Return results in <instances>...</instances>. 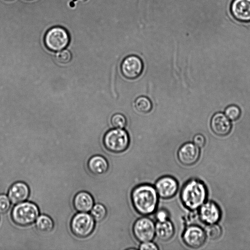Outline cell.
<instances>
[{
	"mask_svg": "<svg viewBox=\"0 0 250 250\" xmlns=\"http://www.w3.org/2000/svg\"><path fill=\"white\" fill-rule=\"evenodd\" d=\"M158 196L155 188L149 184L136 187L131 194L132 204L135 209L144 215H149L155 211Z\"/></svg>",
	"mask_w": 250,
	"mask_h": 250,
	"instance_id": "6da1fadb",
	"label": "cell"
},
{
	"mask_svg": "<svg viewBox=\"0 0 250 250\" xmlns=\"http://www.w3.org/2000/svg\"><path fill=\"white\" fill-rule=\"evenodd\" d=\"M207 195V191L205 185L200 180L191 179L184 185L180 197L186 208L194 210L204 204Z\"/></svg>",
	"mask_w": 250,
	"mask_h": 250,
	"instance_id": "7a4b0ae2",
	"label": "cell"
},
{
	"mask_svg": "<svg viewBox=\"0 0 250 250\" xmlns=\"http://www.w3.org/2000/svg\"><path fill=\"white\" fill-rule=\"evenodd\" d=\"M39 210L34 203L23 202L17 204L11 212V218L17 225L25 227L33 224L38 217Z\"/></svg>",
	"mask_w": 250,
	"mask_h": 250,
	"instance_id": "3957f363",
	"label": "cell"
},
{
	"mask_svg": "<svg viewBox=\"0 0 250 250\" xmlns=\"http://www.w3.org/2000/svg\"><path fill=\"white\" fill-rule=\"evenodd\" d=\"M103 143L108 151L113 153H121L128 148L130 138L125 130L114 128L108 130L105 133Z\"/></svg>",
	"mask_w": 250,
	"mask_h": 250,
	"instance_id": "277c9868",
	"label": "cell"
},
{
	"mask_svg": "<svg viewBox=\"0 0 250 250\" xmlns=\"http://www.w3.org/2000/svg\"><path fill=\"white\" fill-rule=\"evenodd\" d=\"M44 43L49 50L57 52L64 49L69 44L70 38L63 27L55 26L48 29L44 35Z\"/></svg>",
	"mask_w": 250,
	"mask_h": 250,
	"instance_id": "5b68a950",
	"label": "cell"
},
{
	"mask_svg": "<svg viewBox=\"0 0 250 250\" xmlns=\"http://www.w3.org/2000/svg\"><path fill=\"white\" fill-rule=\"evenodd\" d=\"M95 225V220L90 214L86 212H80L73 216L70 227L75 236L85 238L92 233Z\"/></svg>",
	"mask_w": 250,
	"mask_h": 250,
	"instance_id": "8992f818",
	"label": "cell"
},
{
	"mask_svg": "<svg viewBox=\"0 0 250 250\" xmlns=\"http://www.w3.org/2000/svg\"><path fill=\"white\" fill-rule=\"evenodd\" d=\"M132 230L138 241L141 243L150 241L155 236V224L148 217H141L134 223Z\"/></svg>",
	"mask_w": 250,
	"mask_h": 250,
	"instance_id": "52a82bcc",
	"label": "cell"
},
{
	"mask_svg": "<svg viewBox=\"0 0 250 250\" xmlns=\"http://www.w3.org/2000/svg\"><path fill=\"white\" fill-rule=\"evenodd\" d=\"M120 69L122 75L125 78L133 80L141 75L144 69V63L138 56L131 55L123 59Z\"/></svg>",
	"mask_w": 250,
	"mask_h": 250,
	"instance_id": "ba28073f",
	"label": "cell"
},
{
	"mask_svg": "<svg viewBox=\"0 0 250 250\" xmlns=\"http://www.w3.org/2000/svg\"><path fill=\"white\" fill-rule=\"evenodd\" d=\"M155 189L158 196L165 199L173 197L177 192L178 184L176 179L170 176H164L155 183Z\"/></svg>",
	"mask_w": 250,
	"mask_h": 250,
	"instance_id": "9c48e42d",
	"label": "cell"
},
{
	"mask_svg": "<svg viewBox=\"0 0 250 250\" xmlns=\"http://www.w3.org/2000/svg\"><path fill=\"white\" fill-rule=\"evenodd\" d=\"M206 233L199 227L190 226L186 228L183 234V240L188 246L198 248L202 246L206 240Z\"/></svg>",
	"mask_w": 250,
	"mask_h": 250,
	"instance_id": "30bf717a",
	"label": "cell"
},
{
	"mask_svg": "<svg viewBox=\"0 0 250 250\" xmlns=\"http://www.w3.org/2000/svg\"><path fill=\"white\" fill-rule=\"evenodd\" d=\"M200 155L199 147L194 143H185L178 150L177 156L181 164L190 166L195 164L198 160Z\"/></svg>",
	"mask_w": 250,
	"mask_h": 250,
	"instance_id": "8fae6325",
	"label": "cell"
},
{
	"mask_svg": "<svg viewBox=\"0 0 250 250\" xmlns=\"http://www.w3.org/2000/svg\"><path fill=\"white\" fill-rule=\"evenodd\" d=\"M230 10L232 16L238 21L250 22V0H233Z\"/></svg>",
	"mask_w": 250,
	"mask_h": 250,
	"instance_id": "7c38bea8",
	"label": "cell"
},
{
	"mask_svg": "<svg viewBox=\"0 0 250 250\" xmlns=\"http://www.w3.org/2000/svg\"><path fill=\"white\" fill-rule=\"evenodd\" d=\"M220 215V209L214 202H208L201 206L199 216L204 223L214 224L219 221Z\"/></svg>",
	"mask_w": 250,
	"mask_h": 250,
	"instance_id": "4fadbf2b",
	"label": "cell"
},
{
	"mask_svg": "<svg viewBox=\"0 0 250 250\" xmlns=\"http://www.w3.org/2000/svg\"><path fill=\"white\" fill-rule=\"evenodd\" d=\"M29 193L28 186L23 182H18L10 188L8 195L11 202L17 204L26 200Z\"/></svg>",
	"mask_w": 250,
	"mask_h": 250,
	"instance_id": "5bb4252c",
	"label": "cell"
},
{
	"mask_svg": "<svg viewBox=\"0 0 250 250\" xmlns=\"http://www.w3.org/2000/svg\"><path fill=\"white\" fill-rule=\"evenodd\" d=\"M210 125L214 133L220 136L228 134L231 128L230 122L226 116L221 112L217 113L213 116Z\"/></svg>",
	"mask_w": 250,
	"mask_h": 250,
	"instance_id": "9a60e30c",
	"label": "cell"
},
{
	"mask_svg": "<svg viewBox=\"0 0 250 250\" xmlns=\"http://www.w3.org/2000/svg\"><path fill=\"white\" fill-rule=\"evenodd\" d=\"M73 205L78 211L87 212L91 210L94 206V199L89 193L81 191L74 197Z\"/></svg>",
	"mask_w": 250,
	"mask_h": 250,
	"instance_id": "2e32d148",
	"label": "cell"
},
{
	"mask_svg": "<svg viewBox=\"0 0 250 250\" xmlns=\"http://www.w3.org/2000/svg\"><path fill=\"white\" fill-rule=\"evenodd\" d=\"M174 234L173 224L168 219L164 221H157L155 224V235L162 241L170 240Z\"/></svg>",
	"mask_w": 250,
	"mask_h": 250,
	"instance_id": "e0dca14e",
	"label": "cell"
},
{
	"mask_svg": "<svg viewBox=\"0 0 250 250\" xmlns=\"http://www.w3.org/2000/svg\"><path fill=\"white\" fill-rule=\"evenodd\" d=\"M88 168L90 171L96 175L105 173L108 169V163L106 159L101 155H94L88 162Z\"/></svg>",
	"mask_w": 250,
	"mask_h": 250,
	"instance_id": "ac0fdd59",
	"label": "cell"
},
{
	"mask_svg": "<svg viewBox=\"0 0 250 250\" xmlns=\"http://www.w3.org/2000/svg\"><path fill=\"white\" fill-rule=\"evenodd\" d=\"M36 226L37 229L42 232H49L52 230L54 223L52 219L47 215H42L36 219Z\"/></svg>",
	"mask_w": 250,
	"mask_h": 250,
	"instance_id": "d6986e66",
	"label": "cell"
},
{
	"mask_svg": "<svg viewBox=\"0 0 250 250\" xmlns=\"http://www.w3.org/2000/svg\"><path fill=\"white\" fill-rule=\"evenodd\" d=\"M134 104L136 109L142 113L150 112L153 107L151 100L147 97L145 96H141L137 98Z\"/></svg>",
	"mask_w": 250,
	"mask_h": 250,
	"instance_id": "ffe728a7",
	"label": "cell"
},
{
	"mask_svg": "<svg viewBox=\"0 0 250 250\" xmlns=\"http://www.w3.org/2000/svg\"><path fill=\"white\" fill-rule=\"evenodd\" d=\"M90 211L91 215L97 222L102 221L107 214L106 208L101 204H96L93 206Z\"/></svg>",
	"mask_w": 250,
	"mask_h": 250,
	"instance_id": "44dd1931",
	"label": "cell"
},
{
	"mask_svg": "<svg viewBox=\"0 0 250 250\" xmlns=\"http://www.w3.org/2000/svg\"><path fill=\"white\" fill-rule=\"evenodd\" d=\"M110 121L112 125L114 128H124L127 124V119L125 116L120 113L113 114Z\"/></svg>",
	"mask_w": 250,
	"mask_h": 250,
	"instance_id": "7402d4cb",
	"label": "cell"
},
{
	"mask_svg": "<svg viewBox=\"0 0 250 250\" xmlns=\"http://www.w3.org/2000/svg\"><path fill=\"white\" fill-rule=\"evenodd\" d=\"M222 233L221 228L217 225L211 224L206 229V235L211 239H216L219 238Z\"/></svg>",
	"mask_w": 250,
	"mask_h": 250,
	"instance_id": "603a6c76",
	"label": "cell"
},
{
	"mask_svg": "<svg viewBox=\"0 0 250 250\" xmlns=\"http://www.w3.org/2000/svg\"><path fill=\"white\" fill-rule=\"evenodd\" d=\"M241 114L240 108L235 105H230L225 110V115L227 118L232 121L238 119Z\"/></svg>",
	"mask_w": 250,
	"mask_h": 250,
	"instance_id": "cb8c5ba5",
	"label": "cell"
},
{
	"mask_svg": "<svg viewBox=\"0 0 250 250\" xmlns=\"http://www.w3.org/2000/svg\"><path fill=\"white\" fill-rule=\"evenodd\" d=\"M72 58V55L70 52L67 49H63L59 51L56 55L57 61L62 64L69 62Z\"/></svg>",
	"mask_w": 250,
	"mask_h": 250,
	"instance_id": "d4e9b609",
	"label": "cell"
},
{
	"mask_svg": "<svg viewBox=\"0 0 250 250\" xmlns=\"http://www.w3.org/2000/svg\"><path fill=\"white\" fill-rule=\"evenodd\" d=\"M10 201L6 195L0 194V214L6 213L10 207Z\"/></svg>",
	"mask_w": 250,
	"mask_h": 250,
	"instance_id": "484cf974",
	"label": "cell"
},
{
	"mask_svg": "<svg viewBox=\"0 0 250 250\" xmlns=\"http://www.w3.org/2000/svg\"><path fill=\"white\" fill-rule=\"evenodd\" d=\"M141 250H157L159 249L156 244L151 241L142 242L139 246Z\"/></svg>",
	"mask_w": 250,
	"mask_h": 250,
	"instance_id": "4316f807",
	"label": "cell"
},
{
	"mask_svg": "<svg viewBox=\"0 0 250 250\" xmlns=\"http://www.w3.org/2000/svg\"><path fill=\"white\" fill-rule=\"evenodd\" d=\"M169 214L167 210L164 209L159 210L156 213V218L158 221H164L168 219Z\"/></svg>",
	"mask_w": 250,
	"mask_h": 250,
	"instance_id": "83f0119b",
	"label": "cell"
},
{
	"mask_svg": "<svg viewBox=\"0 0 250 250\" xmlns=\"http://www.w3.org/2000/svg\"><path fill=\"white\" fill-rule=\"evenodd\" d=\"M206 140L204 136L200 134H196L193 138V143L198 147H202L204 146Z\"/></svg>",
	"mask_w": 250,
	"mask_h": 250,
	"instance_id": "f1b7e54d",
	"label": "cell"
},
{
	"mask_svg": "<svg viewBox=\"0 0 250 250\" xmlns=\"http://www.w3.org/2000/svg\"><path fill=\"white\" fill-rule=\"evenodd\" d=\"M5 1H12L13 0H4Z\"/></svg>",
	"mask_w": 250,
	"mask_h": 250,
	"instance_id": "f546056e",
	"label": "cell"
}]
</instances>
